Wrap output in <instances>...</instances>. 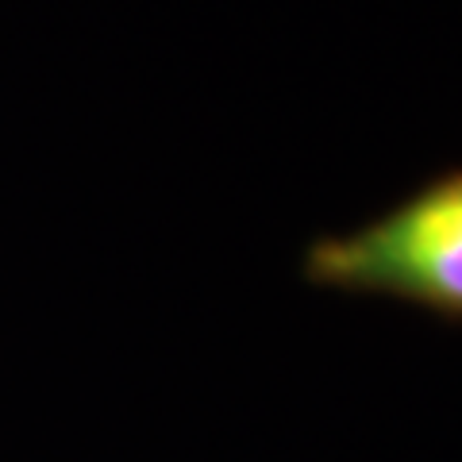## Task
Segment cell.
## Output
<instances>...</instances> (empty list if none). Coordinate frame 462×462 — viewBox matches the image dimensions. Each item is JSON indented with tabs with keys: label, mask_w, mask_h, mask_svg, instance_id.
I'll list each match as a JSON object with an SVG mask.
<instances>
[{
	"label": "cell",
	"mask_w": 462,
	"mask_h": 462,
	"mask_svg": "<svg viewBox=\"0 0 462 462\" xmlns=\"http://www.w3.org/2000/svg\"><path fill=\"white\" fill-rule=\"evenodd\" d=\"M300 278L320 293L393 300L462 328V166L439 170L358 227L316 236Z\"/></svg>",
	"instance_id": "cell-1"
}]
</instances>
